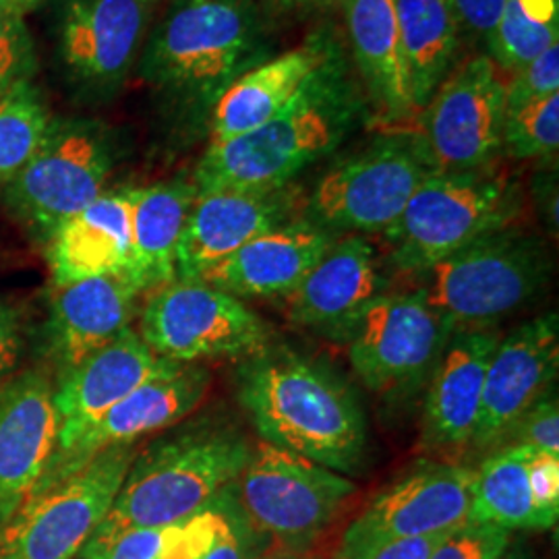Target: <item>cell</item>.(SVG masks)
<instances>
[{
	"label": "cell",
	"mask_w": 559,
	"mask_h": 559,
	"mask_svg": "<svg viewBox=\"0 0 559 559\" xmlns=\"http://www.w3.org/2000/svg\"><path fill=\"white\" fill-rule=\"evenodd\" d=\"M359 115L357 85L336 50L272 119L212 143L195 168L193 187L198 193L284 189L336 147Z\"/></svg>",
	"instance_id": "cell-1"
},
{
	"label": "cell",
	"mask_w": 559,
	"mask_h": 559,
	"mask_svg": "<svg viewBox=\"0 0 559 559\" xmlns=\"http://www.w3.org/2000/svg\"><path fill=\"white\" fill-rule=\"evenodd\" d=\"M240 402L261 438L336 473L365 454L359 402L328 369L295 353H265L240 373Z\"/></svg>",
	"instance_id": "cell-2"
},
{
	"label": "cell",
	"mask_w": 559,
	"mask_h": 559,
	"mask_svg": "<svg viewBox=\"0 0 559 559\" xmlns=\"http://www.w3.org/2000/svg\"><path fill=\"white\" fill-rule=\"evenodd\" d=\"M261 52L253 0H173L143 41L138 64L141 80L162 94L214 106Z\"/></svg>",
	"instance_id": "cell-3"
},
{
	"label": "cell",
	"mask_w": 559,
	"mask_h": 559,
	"mask_svg": "<svg viewBox=\"0 0 559 559\" xmlns=\"http://www.w3.org/2000/svg\"><path fill=\"white\" fill-rule=\"evenodd\" d=\"M249 456V441L226 427L203 425L156 441L131 462L96 533L182 522L226 491Z\"/></svg>",
	"instance_id": "cell-4"
},
{
	"label": "cell",
	"mask_w": 559,
	"mask_h": 559,
	"mask_svg": "<svg viewBox=\"0 0 559 559\" xmlns=\"http://www.w3.org/2000/svg\"><path fill=\"white\" fill-rule=\"evenodd\" d=\"M519 187L489 170H433L385 233L400 270L425 272L519 216Z\"/></svg>",
	"instance_id": "cell-5"
},
{
	"label": "cell",
	"mask_w": 559,
	"mask_h": 559,
	"mask_svg": "<svg viewBox=\"0 0 559 559\" xmlns=\"http://www.w3.org/2000/svg\"><path fill=\"white\" fill-rule=\"evenodd\" d=\"M245 522L282 551H302L338 516L355 485L336 471L260 441L230 485Z\"/></svg>",
	"instance_id": "cell-6"
},
{
	"label": "cell",
	"mask_w": 559,
	"mask_h": 559,
	"mask_svg": "<svg viewBox=\"0 0 559 559\" xmlns=\"http://www.w3.org/2000/svg\"><path fill=\"white\" fill-rule=\"evenodd\" d=\"M425 272V300L452 332L516 311L545 284L549 263L537 240L500 230Z\"/></svg>",
	"instance_id": "cell-7"
},
{
	"label": "cell",
	"mask_w": 559,
	"mask_h": 559,
	"mask_svg": "<svg viewBox=\"0 0 559 559\" xmlns=\"http://www.w3.org/2000/svg\"><path fill=\"white\" fill-rule=\"evenodd\" d=\"M112 166L115 147L100 122L52 120L34 158L7 182L4 201L17 221L50 240L64 222L100 198Z\"/></svg>",
	"instance_id": "cell-8"
},
{
	"label": "cell",
	"mask_w": 559,
	"mask_h": 559,
	"mask_svg": "<svg viewBox=\"0 0 559 559\" xmlns=\"http://www.w3.org/2000/svg\"><path fill=\"white\" fill-rule=\"evenodd\" d=\"M133 443L108 448L32 498L0 533V559H75L110 512L135 460Z\"/></svg>",
	"instance_id": "cell-9"
},
{
	"label": "cell",
	"mask_w": 559,
	"mask_h": 559,
	"mask_svg": "<svg viewBox=\"0 0 559 559\" xmlns=\"http://www.w3.org/2000/svg\"><path fill=\"white\" fill-rule=\"evenodd\" d=\"M140 336L162 359L198 362L260 355L267 328L239 297L201 280H173L147 300Z\"/></svg>",
	"instance_id": "cell-10"
},
{
	"label": "cell",
	"mask_w": 559,
	"mask_h": 559,
	"mask_svg": "<svg viewBox=\"0 0 559 559\" xmlns=\"http://www.w3.org/2000/svg\"><path fill=\"white\" fill-rule=\"evenodd\" d=\"M433 166L419 140H383L321 177L309 214L321 228L388 233Z\"/></svg>",
	"instance_id": "cell-11"
},
{
	"label": "cell",
	"mask_w": 559,
	"mask_h": 559,
	"mask_svg": "<svg viewBox=\"0 0 559 559\" xmlns=\"http://www.w3.org/2000/svg\"><path fill=\"white\" fill-rule=\"evenodd\" d=\"M423 140L433 170L485 168L503 147L506 81L500 67L480 55L441 83L423 108Z\"/></svg>",
	"instance_id": "cell-12"
},
{
	"label": "cell",
	"mask_w": 559,
	"mask_h": 559,
	"mask_svg": "<svg viewBox=\"0 0 559 559\" xmlns=\"http://www.w3.org/2000/svg\"><path fill=\"white\" fill-rule=\"evenodd\" d=\"M154 0H69L60 13L57 57L83 100L112 96L147 38Z\"/></svg>",
	"instance_id": "cell-13"
},
{
	"label": "cell",
	"mask_w": 559,
	"mask_h": 559,
	"mask_svg": "<svg viewBox=\"0 0 559 559\" xmlns=\"http://www.w3.org/2000/svg\"><path fill=\"white\" fill-rule=\"evenodd\" d=\"M475 471L429 464L392 485L367 506L340 543L334 559H362L385 543L456 531L471 522Z\"/></svg>",
	"instance_id": "cell-14"
},
{
	"label": "cell",
	"mask_w": 559,
	"mask_h": 559,
	"mask_svg": "<svg viewBox=\"0 0 559 559\" xmlns=\"http://www.w3.org/2000/svg\"><path fill=\"white\" fill-rule=\"evenodd\" d=\"M350 330V365L360 381L380 394L419 380L450 334L423 290L380 295Z\"/></svg>",
	"instance_id": "cell-15"
},
{
	"label": "cell",
	"mask_w": 559,
	"mask_h": 559,
	"mask_svg": "<svg viewBox=\"0 0 559 559\" xmlns=\"http://www.w3.org/2000/svg\"><path fill=\"white\" fill-rule=\"evenodd\" d=\"M207 388L210 373L200 365L166 360L158 373L115 404L67 452L50 459L29 500L59 485L104 450L135 443L145 433L160 431L185 419L200 406Z\"/></svg>",
	"instance_id": "cell-16"
},
{
	"label": "cell",
	"mask_w": 559,
	"mask_h": 559,
	"mask_svg": "<svg viewBox=\"0 0 559 559\" xmlns=\"http://www.w3.org/2000/svg\"><path fill=\"white\" fill-rule=\"evenodd\" d=\"M559 321L556 313L526 321L500 340L489 360L479 419L473 443L500 445L512 425L547 392L558 378Z\"/></svg>",
	"instance_id": "cell-17"
},
{
	"label": "cell",
	"mask_w": 559,
	"mask_h": 559,
	"mask_svg": "<svg viewBox=\"0 0 559 559\" xmlns=\"http://www.w3.org/2000/svg\"><path fill=\"white\" fill-rule=\"evenodd\" d=\"M55 385L44 371L0 383V533L27 503L57 448Z\"/></svg>",
	"instance_id": "cell-18"
},
{
	"label": "cell",
	"mask_w": 559,
	"mask_h": 559,
	"mask_svg": "<svg viewBox=\"0 0 559 559\" xmlns=\"http://www.w3.org/2000/svg\"><path fill=\"white\" fill-rule=\"evenodd\" d=\"M168 359L158 357L138 332L127 328L78 367L60 373L55 388L59 436L55 454L67 452L120 400L158 373Z\"/></svg>",
	"instance_id": "cell-19"
},
{
	"label": "cell",
	"mask_w": 559,
	"mask_h": 559,
	"mask_svg": "<svg viewBox=\"0 0 559 559\" xmlns=\"http://www.w3.org/2000/svg\"><path fill=\"white\" fill-rule=\"evenodd\" d=\"M286 214L282 189L198 193L180 235L177 280H200L249 240L286 224Z\"/></svg>",
	"instance_id": "cell-20"
},
{
	"label": "cell",
	"mask_w": 559,
	"mask_h": 559,
	"mask_svg": "<svg viewBox=\"0 0 559 559\" xmlns=\"http://www.w3.org/2000/svg\"><path fill=\"white\" fill-rule=\"evenodd\" d=\"M383 278L373 247L362 237L332 242L316 267L286 295L288 318L302 328L350 330L369 302L378 299Z\"/></svg>",
	"instance_id": "cell-21"
},
{
	"label": "cell",
	"mask_w": 559,
	"mask_h": 559,
	"mask_svg": "<svg viewBox=\"0 0 559 559\" xmlns=\"http://www.w3.org/2000/svg\"><path fill=\"white\" fill-rule=\"evenodd\" d=\"M332 237L313 222H293L249 240L207 270L201 282L235 297L288 295L332 247Z\"/></svg>",
	"instance_id": "cell-22"
},
{
	"label": "cell",
	"mask_w": 559,
	"mask_h": 559,
	"mask_svg": "<svg viewBox=\"0 0 559 559\" xmlns=\"http://www.w3.org/2000/svg\"><path fill=\"white\" fill-rule=\"evenodd\" d=\"M140 290L124 274L57 286L48 320L50 353L60 373L78 367L131 328Z\"/></svg>",
	"instance_id": "cell-23"
},
{
	"label": "cell",
	"mask_w": 559,
	"mask_h": 559,
	"mask_svg": "<svg viewBox=\"0 0 559 559\" xmlns=\"http://www.w3.org/2000/svg\"><path fill=\"white\" fill-rule=\"evenodd\" d=\"M336 52L330 38L313 36L299 48L255 64L233 81L212 108L210 145L233 140L272 119Z\"/></svg>",
	"instance_id": "cell-24"
},
{
	"label": "cell",
	"mask_w": 559,
	"mask_h": 559,
	"mask_svg": "<svg viewBox=\"0 0 559 559\" xmlns=\"http://www.w3.org/2000/svg\"><path fill=\"white\" fill-rule=\"evenodd\" d=\"M500 340L489 332H464L445 348L423 411L429 445L459 448L473 440L487 367Z\"/></svg>",
	"instance_id": "cell-25"
},
{
	"label": "cell",
	"mask_w": 559,
	"mask_h": 559,
	"mask_svg": "<svg viewBox=\"0 0 559 559\" xmlns=\"http://www.w3.org/2000/svg\"><path fill=\"white\" fill-rule=\"evenodd\" d=\"M131 251L129 193H102L50 239L55 284L124 274Z\"/></svg>",
	"instance_id": "cell-26"
},
{
	"label": "cell",
	"mask_w": 559,
	"mask_h": 559,
	"mask_svg": "<svg viewBox=\"0 0 559 559\" xmlns=\"http://www.w3.org/2000/svg\"><path fill=\"white\" fill-rule=\"evenodd\" d=\"M131 203V251L124 276L143 293L177 280V249L189 210L198 198L193 185L162 182L127 189Z\"/></svg>",
	"instance_id": "cell-27"
},
{
	"label": "cell",
	"mask_w": 559,
	"mask_h": 559,
	"mask_svg": "<svg viewBox=\"0 0 559 559\" xmlns=\"http://www.w3.org/2000/svg\"><path fill=\"white\" fill-rule=\"evenodd\" d=\"M344 17L360 78L381 115L400 120L417 112L408 92L394 0H344Z\"/></svg>",
	"instance_id": "cell-28"
},
{
	"label": "cell",
	"mask_w": 559,
	"mask_h": 559,
	"mask_svg": "<svg viewBox=\"0 0 559 559\" xmlns=\"http://www.w3.org/2000/svg\"><path fill=\"white\" fill-rule=\"evenodd\" d=\"M415 110H423L450 78L460 48V23L450 0H394Z\"/></svg>",
	"instance_id": "cell-29"
},
{
	"label": "cell",
	"mask_w": 559,
	"mask_h": 559,
	"mask_svg": "<svg viewBox=\"0 0 559 559\" xmlns=\"http://www.w3.org/2000/svg\"><path fill=\"white\" fill-rule=\"evenodd\" d=\"M531 452L522 445H506L480 464L473 479L471 522L503 531L545 528L528 483Z\"/></svg>",
	"instance_id": "cell-30"
},
{
	"label": "cell",
	"mask_w": 559,
	"mask_h": 559,
	"mask_svg": "<svg viewBox=\"0 0 559 559\" xmlns=\"http://www.w3.org/2000/svg\"><path fill=\"white\" fill-rule=\"evenodd\" d=\"M261 537L240 516L230 487L200 512L177 522L160 559H255Z\"/></svg>",
	"instance_id": "cell-31"
},
{
	"label": "cell",
	"mask_w": 559,
	"mask_h": 559,
	"mask_svg": "<svg viewBox=\"0 0 559 559\" xmlns=\"http://www.w3.org/2000/svg\"><path fill=\"white\" fill-rule=\"evenodd\" d=\"M52 117L32 81L13 85L0 96V182L20 175L34 158Z\"/></svg>",
	"instance_id": "cell-32"
},
{
	"label": "cell",
	"mask_w": 559,
	"mask_h": 559,
	"mask_svg": "<svg viewBox=\"0 0 559 559\" xmlns=\"http://www.w3.org/2000/svg\"><path fill=\"white\" fill-rule=\"evenodd\" d=\"M503 147L512 158L556 156L559 147V94L506 115Z\"/></svg>",
	"instance_id": "cell-33"
},
{
	"label": "cell",
	"mask_w": 559,
	"mask_h": 559,
	"mask_svg": "<svg viewBox=\"0 0 559 559\" xmlns=\"http://www.w3.org/2000/svg\"><path fill=\"white\" fill-rule=\"evenodd\" d=\"M558 29L559 27L528 20L514 0H508L493 36L487 40V57L500 69L516 73L524 64L543 55L549 46L558 44Z\"/></svg>",
	"instance_id": "cell-34"
},
{
	"label": "cell",
	"mask_w": 559,
	"mask_h": 559,
	"mask_svg": "<svg viewBox=\"0 0 559 559\" xmlns=\"http://www.w3.org/2000/svg\"><path fill=\"white\" fill-rule=\"evenodd\" d=\"M173 526L124 528L119 533H94L75 559H160Z\"/></svg>",
	"instance_id": "cell-35"
},
{
	"label": "cell",
	"mask_w": 559,
	"mask_h": 559,
	"mask_svg": "<svg viewBox=\"0 0 559 559\" xmlns=\"http://www.w3.org/2000/svg\"><path fill=\"white\" fill-rule=\"evenodd\" d=\"M36 46L25 21L0 4V94L36 75Z\"/></svg>",
	"instance_id": "cell-36"
},
{
	"label": "cell",
	"mask_w": 559,
	"mask_h": 559,
	"mask_svg": "<svg viewBox=\"0 0 559 559\" xmlns=\"http://www.w3.org/2000/svg\"><path fill=\"white\" fill-rule=\"evenodd\" d=\"M500 445H522L535 452L559 456V404L556 394L547 392L543 399L537 400L512 425Z\"/></svg>",
	"instance_id": "cell-37"
},
{
	"label": "cell",
	"mask_w": 559,
	"mask_h": 559,
	"mask_svg": "<svg viewBox=\"0 0 559 559\" xmlns=\"http://www.w3.org/2000/svg\"><path fill=\"white\" fill-rule=\"evenodd\" d=\"M554 94H559V44L549 46L506 83V115Z\"/></svg>",
	"instance_id": "cell-38"
},
{
	"label": "cell",
	"mask_w": 559,
	"mask_h": 559,
	"mask_svg": "<svg viewBox=\"0 0 559 559\" xmlns=\"http://www.w3.org/2000/svg\"><path fill=\"white\" fill-rule=\"evenodd\" d=\"M510 545V531L466 522L452 531L429 559H498Z\"/></svg>",
	"instance_id": "cell-39"
},
{
	"label": "cell",
	"mask_w": 559,
	"mask_h": 559,
	"mask_svg": "<svg viewBox=\"0 0 559 559\" xmlns=\"http://www.w3.org/2000/svg\"><path fill=\"white\" fill-rule=\"evenodd\" d=\"M528 483L540 520L545 528H551L559 514V456L533 450L528 456Z\"/></svg>",
	"instance_id": "cell-40"
},
{
	"label": "cell",
	"mask_w": 559,
	"mask_h": 559,
	"mask_svg": "<svg viewBox=\"0 0 559 559\" xmlns=\"http://www.w3.org/2000/svg\"><path fill=\"white\" fill-rule=\"evenodd\" d=\"M460 29H471L475 36L489 40L500 23L508 0H450Z\"/></svg>",
	"instance_id": "cell-41"
},
{
	"label": "cell",
	"mask_w": 559,
	"mask_h": 559,
	"mask_svg": "<svg viewBox=\"0 0 559 559\" xmlns=\"http://www.w3.org/2000/svg\"><path fill=\"white\" fill-rule=\"evenodd\" d=\"M21 355V330L17 313L0 300V383L15 371Z\"/></svg>",
	"instance_id": "cell-42"
},
{
	"label": "cell",
	"mask_w": 559,
	"mask_h": 559,
	"mask_svg": "<svg viewBox=\"0 0 559 559\" xmlns=\"http://www.w3.org/2000/svg\"><path fill=\"white\" fill-rule=\"evenodd\" d=\"M452 533V531H450ZM450 533H438L415 539H400L385 543L362 559H429L431 554L440 547L441 540Z\"/></svg>",
	"instance_id": "cell-43"
},
{
	"label": "cell",
	"mask_w": 559,
	"mask_h": 559,
	"mask_svg": "<svg viewBox=\"0 0 559 559\" xmlns=\"http://www.w3.org/2000/svg\"><path fill=\"white\" fill-rule=\"evenodd\" d=\"M514 2L528 20L558 27L559 0H514Z\"/></svg>",
	"instance_id": "cell-44"
},
{
	"label": "cell",
	"mask_w": 559,
	"mask_h": 559,
	"mask_svg": "<svg viewBox=\"0 0 559 559\" xmlns=\"http://www.w3.org/2000/svg\"><path fill=\"white\" fill-rule=\"evenodd\" d=\"M44 0H0L2 7H7L9 11H13L15 15L25 17L29 11L38 9Z\"/></svg>",
	"instance_id": "cell-45"
},
{
	"label": "cell",
	"mask_w": 559,
	"mask_h": 559,
	"mask_svg": "<svg viewBox=\"0 0 559 559\" xmlns=\"http://www.w3.org/2000/svg\"><path fill=\"white\" fill-rule=\"evenodd\" d=\"M272 7L278 9H300V7H318V4H325L332 0H265Z\"/></svg>",
	"instance_id": "cell-46"
},
{
	"label": "cell",
	"mask_w": 559,
	"mask_h": 559,
	"mask_svg": "<svg viewBox=\"0 0 559 559\" xmlns=\"http://www.w3.org/2000/svg\"><path fill=\"white\" fill-rule=\"evenodd\" d=\"M255 559H318L313 556H307L302 551H276V554H265V556H258Z\"/></svg>",
	"instance_id": "cell-47"
},
{
	"label": "cell",
	"mask_w": 559,
	"mask_h": 559,
	"mask_svg": "<svg viewBox=\"0 0 559 559\" xmlns=\"http://www.w3.org/2000/svg\"><path fill=\"white\" fill-rule=\"evenodd\" d=\"M498 559H522L520 558L519 554H510V551H508V549H506V551H503V554H501L500 558Z\"/></svg>",
	"instance_id": "cell-48"
},
{
	"label": "cell",
	"mask_w": 559,
	"mask_h": 559,
	"mask_svg": "<svg viewBox=\"0 0 559 559\" xmlns=\"http://www.w3.org/2000/svg\"><path fill=\"white\" fill-rule=\"evenodd\" d=\"M0 96H2V94H0Z\"/></svg>",
	"instance_id": "cell-49"
}]
</instances>
